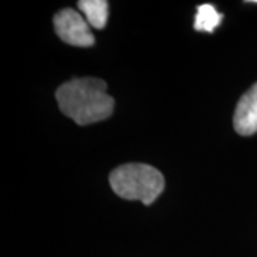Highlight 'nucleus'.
<instances>
[{"label": "nucleus", "mask_w": 257, "mask_h": 257, "mask_svg": "<svg viewBox=\"0 0 257 257\" xmlns=\"http://www.w3.org/2000/svg\"><path fill=\"white\" fill-rule=\"evenodd\" d=\"M87 23L94 29H103L109 18V3L106 0H80L77 3Z\"/></svg>", "instance_id": "nucleus-5"}, {"label": "nucleus", "mask_w": 257, "mask_h": 257, "mask_svg": "<svg viewBox=\"0 0 257 257\" xmlns=\"http://www.w3.org/2000/svg\"><path fill=\"white\" fill-rule=\"evenodd\" d=\"M223 20V16L216 10L213 5L197 6V15L194 19V30L213 33Z\"/></svg>", "instance_id": "nucleus-6"}, {"label": "nucleus", "mask_w": 257, "mask_h": 257, "mask_svg": "<svg viewBox=\"0 0 257 257\" xmlns=\"http://www.w3.org/2000/svg\"><path fill=\"white\" fill-rule=\"evenodd\" d=\"M55 30L57 36L63 40L64 43L77 47H90L94 45L90 25L79 12L74 9H63L56 13Z\"/></svg>", "instance_id": "nucleus-3"}, {"label": "nucleus", "mask_w": 257, "mask_h": 257, "mask_svg": "<svg viewBox=\"0 0 257 257\" xmlns=\"http://www.w3.org/2000/svg\"><path fill=\"white\" fill-rule=\"evenodd\" d=\"M233 126L241 136H250L257 132V83L241 96L237 103Z\"/></svg>", "instance_id": "nucleus-4"}, {"label": "nucleus", "mask_w": 257, "mask_h": 257, "mask_svg": "<svg viewBox=\"0 0 257 257\" xmlns=\"http://www.w3.org/2000/svg\"><path fill=\"white\" fill-rule=\"evenodd\" d=\"M56 99L62 113L80 126L107 119L114 109V100L107 94V84L96 77L63 83L56 92Z\"/></svg>", "instance_id": "nucleus-1"}, {"label": "nucleus", "mask_w": 257, "mask_h": 257, "mask_svg": "<svg viewBox=\"0 0 257 257\" xmlns=\"http://www.w3.org/2000/svg\"><path fill=\"white\" fill-rule=\"evenodd\" d=\"M113 192L126 200L152 204L165 190V177L153 166L127 163L119 166L109 177Z\"/></svg>", "instance_id": "nucleus-2"}]
</instances>
